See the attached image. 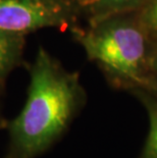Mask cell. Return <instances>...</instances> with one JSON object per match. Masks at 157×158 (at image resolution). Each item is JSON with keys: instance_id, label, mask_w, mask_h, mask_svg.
Instances as JSON below:
<instances>
[{"instance_id": "30bf717a", "label": "cell", "mask_w": 157, "mask_h": 158, "mask_svg": "<svg viewBox=\"0 0 157 158\" xmlns=\"http://www.w3.org/2000/svg\"><path fill=\"white\" fill-rule=\"evenodd\" d=\"M41 1H51V2H79L76 0H41Z\"/></svg>"}, {"instance_id": "9c48e42d", "label": "cell", "mask_w": 157, "mask_h": 158, "mask_svg": "<svg viewBox=\"0 0 157 158\" xmlns=\"http://www.w3.org/2000/svg\"><path fill=\"white\" fill-rule=\"evenodd\" d=\"M6 126H7V122H6L5 118L3 117L2 113H1V107H0V130L5 129Z\"/></svg>"}, {"instance_id": "3957f363", "label": "cell", "mask_w": 157, "mask_h": 158, "mask_svg": "<svg viewBox=\"0 0 157 158\" xmlns=\"http://www.w3.org/2000/svg\"><path fill=\"white\" fill-rule=\"evenodd\" d=\"M79 10V2L0 0V31L26 35L44 28L65 27Z\"/></svg>"}, {"instance_id": "7c38bea8", "label": "cell", "mask_w": 157, "mask_h": 158, "mask_svg": "<svg viewBox=\"0 0 157 158\" xmlns=\"http://www.w3.org/2000/svg\"><path fill=\"white\" fill-rule=\"evenodd\" d=\"M76 1H79V2H80V0H76Z\"/></svg>"}, {"instance_id": "6da1fadb", "label": "cell", "mask_w": 157, "mask_h": 158, "mask_svg": "<svg viewBox=\"0 0 157 158\" xmlns=\"http://www.w3.org/2000/svg\"><path fill=\"white\" fill-rule=\"evenodd\" d=\"M86 100L79 75L65 70L40 47L30 72L27 101L7 122V151L3 158H37L65 133Z\"/></svg>"}, {"instance_id": "8992f818", "label": "cell", "mask_w": 157, "mask_h": 158, "mask_svg": "<svg viewBox=\"0 0 157 158\" xmlns=\"http://www.w3.org/2000/svg\"><path fill=\"white\" fill-rule=\"evenodd\" d=\"M137 96L144 104L149 116V134L140 158H157V97L145 89H138Z\"/></svg>"}, {"instance_id": "8fae6325", "label": "cell", "mask_w": 157, "mask_h": 158, "mask_svg": "<svg viewBox=\"0 0 157 158\" xmlns=\"http://www.w3.org/2000/svg\"><path fill=\"white\" fill-rule=\"evenodd\" d=\"M150 91H153V92H155L157 94V78L155 80V83H154V85H153V87L151 88V90Z\"/></svg>"}, {"instance_id": "277c9868", "label": "cell", "mask_w": 157, "mask_h": 158, "mask_svg": "<svg viewBox=\"0 0 157 158\" xmlns=\"http://www.w3.org/2000/svg\"><path fill=\"white\" fill-rule=\"evenodd\" d=\"M146 0H80V9H84L90 23L109 16L136 11Z\"/></svg>"}, {"instance_id": "5b68a950", "label": "cell", "mask_w": 157, "mask_h": 158, "mask_svg": "<svg viewBox=\"0 0 157 158\" xmlns=\"http://www.w3.org/2000/svg\"><path fill=\"white\" fill-rule=\"evenodd\" d=\"M26 35L0 31V91L6 78L21 63Z\"/></svg>"}, {"instance_id": "7a4b0ae2", "label": "cell", "mask_w": 157, "mask_h": 158, "mask_svg": "<svg viewBox=\"0 0 157 158\" xmlns=\"http://www.w3.org/2000/svg\"><path fill=\"white\" fill-rule=\"evenodd\" d=\"M126 15L90 23L88 29H76V38L89 59L98 63L115 84L150 90L156 80L149 54L150 37L137 16Z\"/></svg>"}, {"instance_id": "ba28073f", "label": "cell", "mask_w": 157, "mask_h": 158, "mask_svg": "<svg viewBox=\"0 0 157 158\" xmlns=\"http://www.w3.org/2000/svg\"><path fill=\"white\" fill-rule=\"evenodd\" d=\"M151 66H152V70L157 75V50L154 54L152 55V59H151Z\"/></svg>"}, {"instance_id": "52a82bcc", "label": "cell", "mask_w": 157, "mask_h": 158, "mask_svg": "<svg viewBox=\"0 0 157 158\" xmlns=\"http://www.w3.org/2000/svg\"><path fill=\"white\" fill-rule=\"evenodd\" d=\"M137 11V18L149 37L157 40V0H146Z\"/></svg>"}]
</instances>
